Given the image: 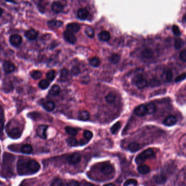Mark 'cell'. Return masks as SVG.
<instances>
[{"instance_id": "26", "label": "cell", "mask_w": 186, "mask_h": 186, "mask_svg": "<svg viewBox=\"0 0 186 186\" xmlns=\"http://www.w3.org/2000/svg\"><path fill=\"white\" fill-rule=\"evenodd\" d=\"M33 148L30 144H26L23 145L21 148V151L23 154H30L32 152Z\"/></svg>"}, {"instance_id": "49", "label": "cell", "mask_w": 186, "mask_h": 186, "mask_svg": "<svg viewBox=\"0 0 186 186\" xmlns=\"http://www.w3.org/2000/svg\"><path fill=\"white\" fill-rule=\"evenodd\" d=\"M180 57L182 60L183 62H186V50L182 51L180 54Z\"/></svg>"}, {"instance_id": "31", "label": "cell", "mask_w": 186, "mask_h": 186, "mask_svg": "<svg viewBox=\"0 0 186 186\" xmlns=\"http://www.w3.org/2000/svg\"><path fill=\"white\" fill-rule=\"evenodd\" d=\"M89 63L91 64V66L94 68L99 67L100 65V59L97 57H94L89 60Z\"/></svg>"}, {"instance_id": "20", "label": "cell", "mask_w": 186, "mask_h": 186, "mask_svg": "<svg viewBox=\"0 0 186 186\" xmlns=\"http://www.w3.org/2000/svg\"><path fill=\"white\" fill-rule=\"evenodd\" d=\"M90 118L89 113L86 111H81L78 114V119L82 121H86Z\"/></svg>"}, {"instance_id": "19", "label": "cell", "mask_w": 186, "mask_h": 186, "mask_svg": "<svg viewBox=\"0 0 186 186\" xmlns=\"http://www.w3.org/2000/svg\"><path fill=\"white\" fill-rule=\"evenodd\" d=\"M43 106L46 111L48 112H51L55 108V102L52 101H47L44 103Z\"/></svg>"}, {"instance_id": "51", "label": "cell", "mask_w": 186, "mask_h": 186, "mask_svg": "<svg viewBox=\"0 0 186 186\" xmlns=\"http://www.w3.org/2000/svg\"><path fill=\"white\" fill-rule=\"evenodd\" d=\"M4 128V120L3 119L0 118V136L2 134Z\"/></svg>"}, {"instance_id": "42", "label": "cell", "mask_w": 186, "mask_h": 186, "mask_svg": "<svg viewBox=\"0 0 186 186\" xmlns=\"http://www.w3.org/2000/svg\"><path fill=\"white\" fill-rule=\"evenodd\" d=\"M183 45V40L181 39H176L175 42H174V46L175 49H179Z\"/></svg>"}, {"instance_id": "47", "label": "cell", "mask_w": 186, "mask_h": 186, "mask_svg": "<svg viewBox=\"0 0 186 186\" xmlns=\"http://www.w3.org/2000/svg\"><path fill=\"white\" fill-rule=\"evenodd\" d=\"M186 78V73H182L181 74L179 75L178 76H177V77H176L175 78V81L176 82H180L184 80H185Z\"/></svg>"}, {"instance_id": "13", "label": "cell", "mask_w": 186, "mask_h": 186, "mask_svg": "<svg viewBox=\"0 0 186 186\" xmlns=\"http://www.w3.org/2000/svg\"><path fill=\"white\" fill-rule=\"evenodd\" d=\"M101 172L104 175H110L114 172L113 166L111 164H106L104 165L101 168Z\"/></svg>"}, {"instance_id": "53", "label": "cell", "mask_w": 186, "mask_h": 186, "mask_svg": "<svg viewBox=\"0 0 186 186\" xmlns=\"http://www.w3.org/2000/svg\"><path fill=\"white\" fill-rule=\"evenodd\" d=\"M95 186L93 184H92V183H89V182H86V183L84 185V186Z\"/></svg>"}, {"instance_id": "9", "label": "cell", "mask_w": 186, "mask_h": 186, "mask_svg": "<svg viewBox=\"0 0 186 186\" xmlns=\"http://www.w3.org/2000/svg\"><path fill=\"white\" fill-rule=\"evenodd\" d=\"M11 44L14 46H18L22 43L21 36L18 34H14L11 36L9 39Z\"/></svg>"}, {"instance_id": "3", "label": "cell", "mask_w": 186, "mask_h": 186, "mask_svg": "<svg viewBox=\"0 0 186 186\" xmlns=\"http://www.w3.org/2000/svg\"><path fill=\"white\" fill-rule=\"evenodd\" d=\"M18 168V172L20 175H23L30 174V172L28 170L27 162L21 159L19 161L17 165Z\"/></svg>"}, {"instance_id": "32", "label": "cell", "mask_w": 186, "mask_h": 186, "mask_svg": "<svg viewBox=\"0 0 186 186\" xmlns=\"http://www.w3.org/2000/svg\"><path fill=\"white\" fill-rule=\"evenodd\" d=\"M69 76L68 70L66 69H64L62 70L60 75V78L62 81H65L67 80Z\"/></svg>"}, {"instance_id": "55", "label": "cell", "mask_w": 186, "mask_h": 186, "mask_svg": "<svg viewBox=\"0 0 186 186\" xmlns=\"http://www.w3.org/2000/svg\"><path fill=\"white\" fill-rule=\"evenodd\" d=\"M2 14H3V10L0 8V16L2 15Z\"/></svg>"}, {"instance_id": "45", "label": "cell", "mask_w": 186, "mask_h": 186, "mask_svg": "<svg viewBox=\"0 0 186 186\" xmlns=\"http://www.w3.org/2000/svg\"><path fill=\"white\" fill-rule=\"evenodd\" d=\"M172 32L176 36H180L181 35V31L178 27L176 25H174L172 27Z\"/></svg>"}, {"instance_id": "11", "label": "cell", "mask_w": 186, "mask_h": 186, "mask_svg": "<svg viewBox=\"0 0 186 186\" xmlns=\"http://www.w3.org/2000/svg\"><path fill=\"white\" fill-rule=\"evenodd\" d=\"M3 69L5 72L7 73H12L14 71L15 69V67L14 64L9 60L5 61L3 63Z\"/></svg>"}, {"instance_id": "29", "label": "cell", "mask_w": 186, "mask_h": 186, "mask_svg": "<svg viewBox=\"0 0 186 186\" xmlns=\"http://www.w3.org/2000/svg\"><path fill=\"white\" fill-rule=\"evenodd\" d=\"M147 113L149 114H154L156 111V107L153 103H149L146 106Z\"/></svg>"}, {"instance_id": "39", "label": "cell", "mask_w": 186, "mask_h": 186, "mask_svg": "<svg viewBox=\"0 0 186 186\" xmlns=\"http://www.w3.org/2000/svg\"><path fill=\"white\" fill-rule=\"evenodd\" d=\"M85 33L87 36L89 38H93L94 36V31L93 28L91 27H87L85 29Z\"/></svg>"}, {"instance_id": "25", "label": "cell", "mask_w": 186, "mask_h": 186, "mask_svg": "<svg viewBox=\"0 0 186 186\" xmlns=\"http://www.w3.org/2000/svg\"><path fill=\"white\" fill-rule=\"evenodd\" d=\"M138 171L141 174H146L150 172V168L148 165L145 164H142L138 166Z\"/></svg>"}, {"instance_id": "18", "label": "cell", "mask_w": 186, "mask_h": 186, "mask_svg": "<svg viewBox=\"0 0 186 186\" xmlns=\"http://www.w3.org/2000/svg\"><path fill=\"white\" fill-rule=\"evenodd\" d=\"M88 15H89L88 11L84 8L79 9L77 12V17L82 20H86L87 18Z\"/></svg>"}, {"instance_id": "43", "label": "cell", "mask_w": 186, "mask_h": 186, "mask_svg": "<svg viewBox=\"0 0 186 186\" xmlns=\"http://www.w3.org/2000/svg\"><path fill=\"white\" fill-rule=\"evenodd\" d=\"M137 181L135 179H129L125 182L124 184V186H128L130 185H132L133 186H137Z\"/></svg>"}, {"instance_id": "30", "label": "cell", "mask_w": 186, "mask_h": 186, "mask_svg": "<svg viewBox=\"0 0 186 186\" xmlns=\"http://www.w3.org/2000/svg\"><path fill=\"white\" fill-rule=\"evenodd\" d=\"M162 78L165 81H166L167 82L170 81L172 78V71L170 70H168L165 72H164L163 75H162Z\"/></svg>"}, {"instance_id": "36", "label": "cell", "mask_w": 186, "mask_h": 186, "mask_svg": "<svg viewBox=\"0 0 186 186\" xmlns=\"http://www.w3.org/2000/svg\"><path fill=\"white\" fill-rule=\"evenodd\" d=\"M46 78L49 81H52L56 77V72L55 70H50L46 73Z\"/></svg>"}, {"instance_id": "7", "label": "cell", "mask_w": 186, "mask_h": 186, "mask_svg": "<svg viewBox=\"0 0 186 186\" xmlns=\"http://www.w3.org/2000/svg\"><path fill=\"white\" fill-rule=\"evenodd\" d=\"M63 36L64 39L70 44H74L77 41L76 37L73 34V33L68 31H66L64 32Z\"/></svg>"}, {"instance_id": "6", "label": "cell", "mask_w": 186, "mask_h": 186, "mask_svg": "<svg viewBox=\"0 0 186 186\" xmlns=\"http://www.w3.org/2000/svg\"><path fill=\"white\" fill-rule=\"evenodd\" d=\"M27 168L30 174H34L39 170L40 165L36 161L31 160L27 162Z\"/></svg>"}, {"instance_id": "14", "label": "cell", "mask_w": 186, "mask_h": 186, "mask_svg": "<svg viewBox=\"0 0 186 186\" xmlns=\"http://www.w3.org/2000/svg\"><path fill=\"white\" fill-rule=\"evenodd\" d=\"M63 8L62 4L59 1H55L51 5L52 10L55 13H59Z\"/></svg>"}, {"instance_id": "5", "label": "cell", "mask_w": 186, "mask_h": 186, "mask_svg": "<svg viewBox=\"0 0 186 186\" xmlns=\"http://www.w3.org/2000/svg\"><path fill=\"white\" fill-rule=\"evenodd\" d=\"M135 85L138 89H143L147 86V81L144 76L139 74L137 75L135 78Z\"/></svg>"}, {"instance_id": "48", "label": "cell", "mask_w": 186, "mask_h": 186, "mask_svg": "<svg viewBox=\"0 0 186 186\" xmlns=\"http://www.w3.org/2000/svg\"><path fill=\"white\" fill-rule=\"evenodd\" d=\"M62 180L59 178H56L53 181L52 183V186H62Z\"/></svg>"}, {"instance_id": "40", "label": "cell", "mask_w": 186, "mask_h": 186, "mask_svg": "<svg viewBox=\"0 0 186 186\" xmlns=\"http://www.w3.org/2000/svg\"><path fill=\"white\" fill-rule=\"evenodd\" d=\"M115 99H116L115 95L113 93H111L106 96V101L109 104L113 103L115 101Z\"/></svg>"}, {"instance_id": "23", "label": "cell", "mask_w": 186, "mask_h": 186, "mask_svg": "<svg viewBox=\"0 0 186 186\" xmlns=\"http://www.w3.org/2000/svg\"><path fill=\"white\" fill-rule=\"evenodd\" d=\"M141 56L146 59H150L154 56V52L150 49H146L142 51Z\"/></svg>"}, {"instance_id": "21", "label": "cell", "mask_w": 186, "mask_h": 186, "mask_svg": "<svg viewBox=\"0 0 186 186\" xmlns=\"http://www.w3.org/2000/svg\"><path fill=\"white\" fill-rule=\"evenodd\" d=\"M99 38L101 41H108L111 38V34L108 31H104L99 33Z\"/></svg>"}, {"instance_id": "17", "label": "cell", "mask_w": 186, "mask_h": 186, "mask_svg": "<svg viewBox=\"0 0 186 186\" xmlns=\"http://www.w3.org/2000/svg\"><path fill=\"white\" fill-rule=\"evenodd\" d=\"M81 155L78 154H73L71 155L68 159V161L69 163L71 164H76L80 162L81 161Z\"/></svg>"}, {"instance_id": "38", "label": "cell", "mask_w": 186, "mask_h": 186, "mask_svg": "<svg viewBox=\"0 0 186 186\" xmlns=\"http://www.w3.org/2000/svg\"><path fill=\"white\" fill-rule=\"evenodd\" d=\"M31 77L34 79V80H38L41 78L42 76V73L41 71L38 70H35L33 71L32 73H31Z\"/></svg>"}, {"instance_id": "35", "label": "cell", "mask_w": 186, "mask_h": 186, "mask_svg": "<svg viewBox=\"0 0 186 186\" xmlns=\"http://www.w3.org/2000/svg\"><path fill=\"white\" fill-rule=\"evenodd\" d=\"M49 81L47 80H43L39 83L38 86L41 89H46L49 86Z\"/></svg>"}, {"instance_id": "33", "label": "cell", "mask_w": 186, "mask_h": 186, "mask_svg": "<svg viewBox=\"0 0 186 186\" xmlns=\"http://www.w3.org/2000/svg\"><path fill=\"white\" fill-rule=\"evenodd\" d=\"M65 131L67 133H68L69 135L72 136H76L78 133L77 129L69 126L65 127Z\"/></svg>"}, {"instance_id": "15", "label": "cell", "mask_w": 186, "mask_h": 186, "mask_svg": "<svg viewBox=\"0 0 186 186\" xmlns=\"http://www.w3.org/2000/svg\"><path fill=\"white\" fill-rule=\"evenodd\" d=\"M67 30L69 32L76 33L80 30V26L77 23H70L67 26Z\"/></svg>"}, {"instance_id": "4", "label": "cell", "mask_w": 186, "mask_h": 186, "mask_svg": "<svg viewBox=\"0 0 186 186\" xmlns=\"http://www.w3.org/2000/svg\"><path fill=\"white\" fill-rule=\"evenodd\" d=\"M154 154V150L151 149H149L144 150L141 154H139L136 159V161L137 162H141L146 159H149L150 157H152Z\"/></svg>"}, {"instance_id": "57", "label": "cell", "mask_w": 186, "mask_h": 186, "mask_svg": "<svg viewBox=\"0 0 186 186\" xmlns=\"http://www.w3.org/2000/svg\"></svg>"}, {"instance_id": "24", "label": "cell", "mask_w": 186, "mask_h": 186, "mask_svg": "<svg viewBox=\"0 0 186 186\" xmlns=\"http://www.w3.org/2000/svg\"><path fill=\"white\" fill-rule=\"evenodd\" d=\"M60 93V88L58 85H54L52 86L49 91V94L53 96H56L59 95Z\"/></svg>"}, {"instance_id": "54", "label": "cell", "mask_w": 186, "mask_h": 186, "mask_svg": "<svg viewBox=\"0 0 186 186\" xmlns=\"http://www.w3.org/2000/svg\"><path fill=\"white\" fill-rule=\"evenodd\" d=\"M104 186H115L112 183H108V184H106V185H104Z\"/></svg>"}, {"instance_id": "37", "label": "cell", "mask_w": 186, "mask_h": 186, "mask_svg": "<svg viewBox=\"0 0 186 186\" xmlns=\"http://www.w3.org/2000/svg\"><path fill=\"white\" fill-rule=\"evenodd\" d=\"M121 127V123L120 121H118L115 123L112 127L111 128V131L112 134H115L117 132L120 130Z\"/></svg>"}, {"instance_id": "34", "label": "cell", "mask_w": 186, "mask_h": 186, "mask_svg": "<svg viewBox=\"0 0 186 186\" xmlns=\"http://www.w3.org/2000/svg\"><path fill=\"white\" fill-rule=\"evenodd\" d=\"M120 56L116 54L112 55L109 58V62L111 63L114 64L118 63L120 61Z\"/></svg>"}, {"instance_id": "52", "label": "cell", "mask_w": 186, "mask_h": 186, "mask_svg": "<svg viewBox=\"0 0 186 186\" xmlns=\"http://www.w3.org/2000/svg\"><path fill=\"white\" fill-rule=\"evenodd\" d=\"M157 80H155V79H152L150 81V85L151 86H156V84H157Z\"/></svg>"}, {"instance_id": "10", "label": "cell", "mask_w": 186, "mask_h": 186, "mask_svg": "<svg viewBox=\"0 0 186 186\" xmlns=\"http://www.w3.org/2000/svg\"><path fill=\"white\" fill-rule=\"evenodd\" d=\"M47 127H48L47 126L45 125H40L36 130V133L38 136H39L41 138L46 139L47 137L46 131H47Z\"/></svg>"}, {"instance_id": "22", "label": "cell", "mask_w": 186, "mask_h": 186, "mask_svg": "<svg viewBox=\"0 0 186 186\" xmlns=\"http://www.w3.org/2000/svg\"><path fill=\"white\" fill-rule=\"evenodd\" d=\"M154 180L155 182L157 183V184L162 185V184H163L164 183H165V182L167 181V178L163 175L160 174V175L154 176Z\"/></svg>"}, {"instance_id": "1", "label": "cell", "mask_w": 186, "mask_h": 186, "mask_svg": "<svg viewBox=\"0 0 186 186\" xmlns=\"http://www.w3.org/2000/svg\"><path fill=\"white\" fill-rule=\"evenodd\" d=\"M14 155L7 152L3 154V160L2 165V175L5 177H12L13 175Z\"/></svg>"}, {"instance_id": "2", "label": "cell", "mask_w": 186, "mask_h": 186, "mask_svg": "<svg viewBox=\"0 0 186 186\" xmlns=\"http://www.w3.org/2000/svg\"><path fill=\"white\" fill-rule=\"evenodd\" d=\"M6 132L8 136L13 139L19 138L21 136L22 133L21 128H20L18 126H15L11 128L7 126Z\"/></svg>"}, {"instance_id": "8", "label": "cell", "mask_w": 186, "mask_h": 186, "mask_svg": "<svg viewBox=\"0 0 186 186\" xmlns=\"http://www.w3.org/2000/svg\"><path fill=\"white\" fill-rule=\"evenodd\" d=\"M134 113L139 117H143L147 113V110L146 106L144 104H140L137 106L134 110Z\"/></svg>"}, {"instance_id": "44", "label": "cell", "mask_w": 186, "mask_h": 186, "mask_svg": "<svg viewBox=\"0 0 186 186\" xmlns=\"http://www.w3.org/2000/svg\"><path fill=\"white\" fill-rule=\"evenodd\" d=\"M83 136L87 141H89L93 137V133L90 131L86 130L83 133Z\"/></svg>"}, {"instance_id": "50", "label": "cell", "mask_w": 186, "mask_h": 186, "mask_svg": "<svg viewBox=\"0 0 186 186\" xmlns=\"http://www.w3.org/2000/svg\"><path fill=\"white\" fill-rule=\"evenodd\" d=\"M67 186H80V184L78 182L75 180H71L67 183Z\"/></svg>"}, {"instance_id": "16", "label": "cell", "mask_w": 186, "mask_h": 186, "mask_svg": "<svg viewBox=\"0 0 186 186\" xmlns=\"http://www.w3.org/2000/svg\"><path fill=\"white\" fill-rule=\"evenodd\" d=\"M25 36L30 40H34L36 39L38 35V32L36 31L34 29H31L30 30H28L25 32Z\"/></svg>"}, {"instance_id": "56", "label": "cell", "mask_w": 186, "mask_h": 186, "mask_svg": "<svg viewBox=\"0 0 186 186\" xmlns=\"http://www.w3.org/2000/svg\"><path fill=\"white\" fill-rule=\"evenodd\" d=\"M20 186H23V185H21Z\"/></svg>"}, {"instance_id": "12", "label": "cell", "mask_w": 186, "mask_h": 186, "mask_svg": "<svg viewBox=\"0 0 186 186\" xmlns=\"http://www.w3.org/2000/svg\"><path fill=\"white\" fill-rule=\"evenodd\" d=\"M177 123V119L174 115H170L165 118L164 120L163 124L167 126H172Z\"/></svg>"}, {"instance_id": "46", "label": "cell", "mask_w": 186, "mask_h": 186, "mask_svg": "<svg viewBox=\"0 0 186 186\" xmlns=\"http://www.w3.org/2000/svg\"><path fill=\"white\" fill-rule=\"evenodd\" d=\"M80 73V70L78 67H73L71 69V74L73 76H76Z\"/></svg>"}, {"instance_id": "28", "label": "cell", "mask_w": 186, "mask_h": 186, "mask_svg": "<svg viewBox=\"0 0 186 186\" xmlns=\"http://www.w3.org/2000/svg\"><path fill=\"white\" fill-rule=\"evenodd\" d=\"M63 23L59 20H50L48 23L49 26L51 27L58 28L60 27Z\"/></svg>"}, {"instance_id": "27", "label": "cell", "mask_w": 186, "mask_h": 186, "mask_svg": "<svg viewBox=\"0 0 186 186\" xmlns=\"http://www.w3.org/2000/svg\"><path fill=\"white\" fill-rule=\"evenodd\" d=\"M128 150L132 152H135L139 149L140 145L138 143L132 142L128 145Z\"/></svg>"}, {"instance_id": "41", "label": "cell", "mask_w": 186, "mask_h": 186, "mask_svg": "<svg viewBox=\"0 0 186 186\" xmlns=\"http://www.w3.org/2000/svg\"><path fill=\"white\" fill-rule=\"evenodd\" d=\"M69 145L71 146H75L78 144V141L77 139L73 137H69L67 140Z\"/></svg>"}]
</instances>
